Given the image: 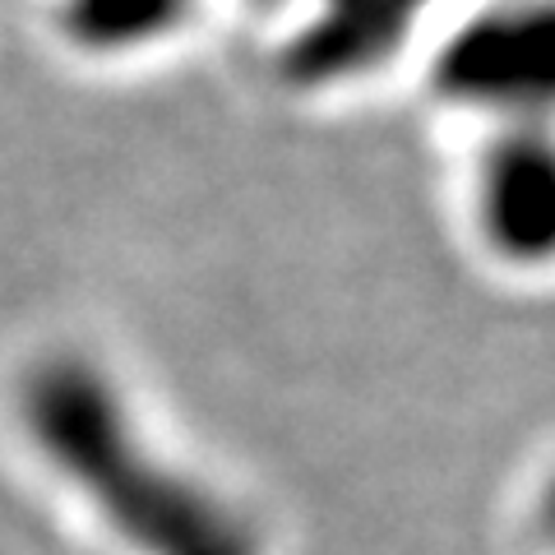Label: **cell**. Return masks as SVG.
Returning a JSON list of instances; mask_svg holds the SVG:
<instances>
[{"instance_id":"1","label":"cell","mask_w":555,"mask_h":555,"mask_svg":"<svg viewBox=\"0 0 555 555\" xmlns=\"http://www.w3.org/2000/svg\"><path fill=\"white\" fill-rule=\"evenodd\" d=\"M436 102L477 130L555 126V0H477L426 51Z\"/></svg>"},{"instance_id":"2","label":"cell","mask_w":555,"mask_h":555,"mask_svg":"<svg viewBox=\"0 0 555 555\" xmlns=\"http://www.w3.org/2000/svg\"><path fill=\"white\" fill-rule=\"evenodd\" d=\"M463 218L491 264L555 269V126L481 130L463 167Z\"/></svg>"},{"instance_id":"3","label":"cell","mask_w":555,"mask_h":555,"mask_svg":"<svg viewBox=\"0 0 555 555\" xmlns=\"http://www.w3.org/2000/svg\"><path fill=\"white\" fill-rule=\"evenodd\" d=\"M546 528H551V551H555V500H551V518H546Z\"/></svg>"}]
</instances>
